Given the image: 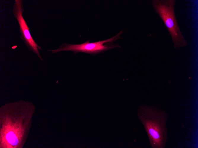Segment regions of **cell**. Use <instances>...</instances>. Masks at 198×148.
Here are the masks:
<instances>
[{
    "mask_svg": "<svg viewBox=\"0 0 198 148\" xmlns=\"http://www.w3.org/2000/svg\"><path fill=\"white\" fill-rule=\"evenodd\" d=\"M138 117L147 133L152 148H164L167 136L166 111L146 105L140 106Z\"/></svg>",
    "mask_w": 198,
    "mask_h": 148,
    "instance_id": "obj_1",
    "label": "cell"
},
{
    "mask_svg": "<svg viewBox=\"0 0 198 148\" xmlns=\"http://www.w3.org/2000/svg\"><path fill=\"white\" fill-rule=\"evenodd\" d=\"M176 0H152L151 4L155 12L162 19L173 40L175 47L187 44L178 25L175 12Z\"/></svg>",
    "mask_w": 198,
    "mask_h": 148,
    "instance_id": "obj_2",
    "label": "cell"
},
{
    "mask_svg": "<svg viewBox=\"0 0 198 148\" xmlns=\"http://www.w3.org/2000/svg\"><path fill=\"white\" fill-rule=\"evenodd\" d=\"M124 32L121 30L114 36L102 41L93 43L88 41L79 44L63 43L57 49L47 50L52 51V53L64 51H71L74 54L83 52L95 56L108 50L121 48L119 45L114 44V42L122 38L121 35Z\"/></svg>",
    "mask_w": 198,
    "mask_h": 148,
    "instance_id": "obj_3",
    "label": "cell"
},
{
    "mask_svg": "<svg viewBox=\"0 0 198 148\" xmlns=\"http://www.w3.org/2000/svg\"><path fill=\"white\" fill-rule=\"evenodd\" d=\"M24 11L23 0H15L12 12L20 26V38L30 51H31L43 61L39 50L42 49L35 42L30 32L29 29L23 16Z\"/></svg>",
    "mask_w": 198,
    "mask_h": 148,
    "instance_id": "obj_4",
    "label": "cell"
}]
</instances>
